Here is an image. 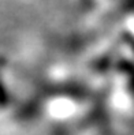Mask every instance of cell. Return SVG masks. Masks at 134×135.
<instances>
[{
    "label": "cell",
    "mask_w": 134,
    "mask_h": 135,
    "mask_svg": "<svg viewBox=\"0 0 134 135\" xmlns=\"http://www.w3.org/2000/svg\"><path fill=\"white\" fill-rule=\"evenodd\" d=\"M15 90L7 75V63L6 59L0 57V113L10 110L15 102Z\"/></svg>",
    "instance_id": "1"
}]
</instances>
